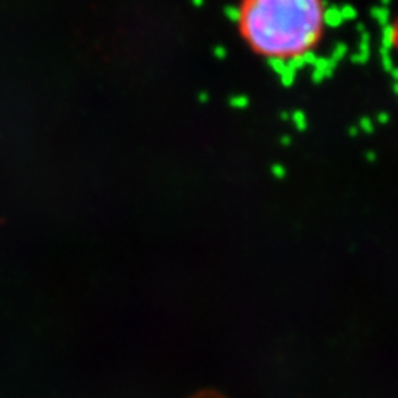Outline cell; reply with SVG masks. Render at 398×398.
<instances>
[{"mask_svg": "<svg viewBox=\"0 0 398 398\" xmlns=\"http://www.w3.org/2000/svg\"><path fill=\"white\" fill-rule=\"evenodd\" d=\"M327 0H241L237 32L244 45L271 63H297L326 42Z\"/></svg>", "mask_w": 398, "mask_h": 398, "instance_id": "1", "label": "cell"}, {"mask_svg": "<svg viewBox=\"0 0 398 398\" xmlns=\"http://www.w3.org/2000/svg\"><path fill=\"white\" fill-rule=\"evenodd\" d=\"M385 43L388 52L392 53V57L395 58L398 63V12L388 20L385 27Z\"/></svg>", "mask_w": 398, "mask_h": 398, "instance_id": "2", "label": "cell"}]
</instances>
